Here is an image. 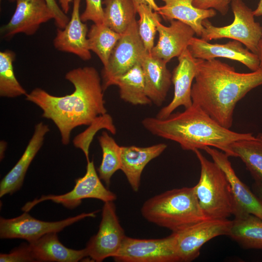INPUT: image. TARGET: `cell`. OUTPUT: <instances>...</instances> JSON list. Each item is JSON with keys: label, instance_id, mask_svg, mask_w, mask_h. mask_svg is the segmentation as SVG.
<instances>
[{"label": "cell", "instance_id": "obj_3", "mask_svg": "<svg viewBox=\"0 0 262 262\" xmlns=\"http://www.w3.org/2000/svg\"><path fill=\"white\" fill-rule=\"evenodd\" d=\"M142 124L153 135L174 141L183 150L194 151L212 147L229 157H236L231 147L234 142L255 137L251 133L237 132L222 126L194 104L164 119L145 118Z\"/></svg>", "mask_w": 262, "mask_h": 262}, {"label": "cell", "instance_id": "obj_16", "mask_svg": "<svg viewBox=\"0 0 262 262\" xmlns=\"http://www.w3.org/2000/svg\"><path fill=\"white\" fill-rule=\"evenodd\" d=\"M188 49L196 58L208 60L221 57L238 61L245 65L251 71L260 68V61L257 54L253 53L242 44L235 40L227 43L211 44L208 41L193 37Z\"/></svg>", "mask_w": 262, "mask_h": 262}, {"label": "cell", "instance_id": "obj_38", "mask_svg": "<svg viewBox=\"0 0 262 262\" xmlns=\"http://www.w3.org/2000/svg\"><path fill=\"white\" fill-rule=\"evenodd\" d=\"M72 2H73V0H59L61 9L66 14L69 12L70 4Z\"/></svg>", "mask_w": 262, "mask_h": 262}, {"label": "cell", "instance_id": "obj_7", "mask_svg": "<svg viewBox=\"0 0 262 262\" xmlns=\"http://www.w3.org/2000/svg\"><path fill=\"white\" fill-rule=\"evenodd\" d=\"M85 198L98 199L104 202L114 201L116 198V195L107 189L101 182L93 161L87 162L85 175L75 180V185L71 191L60 195H43L39 198L27 202L22 210L27 212L39 203L48 200L72 209L78 206L82 199Z\"/></svg>", "mask_w": 262, "mask_h": 262}, {"label": "cell", "instance_id": "obj_15", "mask_svg": "<svg viewBox=\"0 0 262 262\" xmlns=\"http://www.w3.org/2000/svg\"><path fill=\"white\" fill-rule=\"evenodd\" d=\"M204 150L226 175L231 188L236 205L234 215L250 213L262 220V199L253 193L236 174L229 156L223 151L212 147Z\"/></svg>", "mask_w": 262, "mask_h": 262}, {"label": "cell", "instance_id": "obj_36", "mask_svg": "<svg viewBox=\"0 0 262 262\" xmlns=\"http://www.w3.org/2000/svg\"><path fill=\"white\" fill-rule=\"evenodd\" d=\"M12 1L15 0H8ZM48 5L53 12L55 17L54 22L55 25L60 29H63L69 20L67 14L62 10L58 5L55 0H46Z\"/></svg>", "mask_w": 262, "mask_h": 262}, {"label": "cell", "instance_id": "obj_32", "mask_svg": "<svg viewBox=\"0 0 262 262\" xmlns=\"http://www.w3.org/2000/svg\"><path fill=\"white\" fill-rule=\"evenodd\" d=\"M136 11L139 16L137 21L138 33L146 50L150 53L154 46L157 24L161 21L160 15L146 4L138 5Z\"/></svg>", "mask_w": 262, "mask_h": 262}, {"label": "cell", "instance_id": "obj_13", "mask_svg": "<svg viewBox=\"0 0 262 262\" xmlns=\"http://www.w3.org/2000/svg\"><path fill=\"white\" fill-rule=\"evenodd\" d=\"M16 7L9 22L0 28L1 36L9 40L15 35H32L40 25L52 19L54 15L46 0H15Z\"/></svg>", "mask_w": 262, "mask_h": 262}, {"label": "cell", "instance_id": "obj_9", "mask_svg": "<svg viewBox=\"0 0 262 262\" xmlns=\"http://www.w3.org/2000/svg\"><path fill=\"white\" fill-rule=\"evenodd\" d=\"M97 212L82 213L56 222H47L36 219L27 212L13 218L6 219L1 217L0 237L1 239H22L29 243L32 242L46 234L60 232L66 227L86 217H95Z\"/></svg>", "mask_w": 262, "mask_h": 262}, {"label": "cell", "instance_id": "obj_20", "mask_svg": "<svg viewBox=\"0 0 262 262\" xmlns=\"http://www.w3.org/2000/svg\"><path fill=\"white\" fill-rule=\"evenodd\" d=\"M164 61L148 52L141 61L146 94L157 106H161L164 101L172 83V73Z\"/></svg>", "mask_w": 262, "mask_h": 262}, {"label": "cell", "instance_id": "obj_28", "mask_svg": "<svg viewBox=\"0 0 262 262\" xmlns=\"http://www.w3.org/2000/svg\"><path fill=\"white\" fill-rule=\"evenodd\" d=\"M231 147L236 157L245 164L256 182L262 183V140L256 136L234 142Z\"/></svg>", "mask_w": 262, "mask_h": 262}, {"label": "cell", "instance_id": "obj_14", "mask_svg": "<svg viewBox=\"0 0 262 262\" xmlns=\"http://www.w3.org/2000/svg\"><path fill=\"white\" fill-rule=\"evenodd\" d=\"M178 65L172 74L174 87V96L171 102L162 108L156 117L164 119L179 107L188 108L193 104L191 90L193 81L197 72L201 59L194 58L188 49L178 57Z\"/></svg>", "mask_w": 262, "mask_h": 262}, {"label": "cell", "instance_id": "obj_21", "mask_svg": "<svg viewBox=\"0 0 262 262\" xmlns=\"http://www.w3.org/2000/svg\"><path fill=\"white\" fill-rule=\"evenodd\" d=\"M164 143L141 147L121 146L122 171L134 192L138 191L143 171L147 164L166 148Z\"/></svg>", "mask_w": 262, "mask_h": 262}, {"label": "cell", "instance_id": "obj_2", "mask_svg": "<svg viewBox=\"0 0 262 262\" xmlns=\"http://www.w3.org/2000/svg\"><path fill=\"white\" fill-rule=\"evenodd\" d=\"M262 84V68L240 73L218 60L201 59L191 90L193 104L230 129L235 106L250 90Z\"/></svg>", "mask_w": 262, "mask_h": 262}, {"label": "cell", "instance_id": "obj_34", "mask_svg": "<svg viewBox=\"0 0 262 262\" xmlns=\"http://www.w3.org/2000/svg\"><path fill=\"white\" fill-rule=\"evenodd\" d=\"M0 262H35L31 254L29 244L21 245L9 253H0Z\"/></svg>", "mask_w": 262, "mask_h": 262}, {"label": "cell", "instance_id": "obj_17", "mask_svg": "<svg viewBox=\"0 0 262 262\" xmlns=\"http://www.w3.org/2000/svg\"><path fill=\"white\" fill-rule=\"evenodd\" d=\"M81 0H73L71 16L63 29L58 28L53 41L55 48L61 51L72 53L83 61L91 58L88 45V28L81 18Z\"/></svg>", "mask_w": 262, "mask_h": 262}, {"label": "cell", "instance_id": "obj_5", "mask_svg": "<svg viewBox=\"0 0 262 262\" xmlns=\"http://www.w3.org/2000/svg\"><path fill=\"white\" fill-rule=\"evenodd\" d=\"M194 152L200 165V175L198 183L193 187L202 211L210 219H227L234 215L236 205L226 175L199 149Z\"/></svg>", "mask_w": 262, "mask_h": 262}, {"label": "cell", "instance_id": "obj_6", "mask_svg": "<svg viewBox=\"0 0 262 262\" xmlns=\"http://www.w3.org/2000/svg\"><path fill=\"white\" fill-rule=\"evenodd\" d=\"M234 20L230 24L216 27L208 20L202 21L204 30L201 38L206 41L222 38L237 40L250 51L257 54L258 44L262 36V26L254 19L253 11L242 0H231Z\"/></svg>", "mask_w": 262, "mask_h": 262}, {"label": "cell", "instance_id": "obj_37", "mask_svg": "<svg viewBox=\"0 0 262 262\" xmlns=\"http://www.w3.org/2000/svg\"><path fill=\"white\" fill-rule=\"evenodd\" d=\"M135 7H136L141 4H146L149 5L154 11L157 12L159 7L155 0H131Z\"/></svg>", "mask_w": 262, "mask_h": 262}, {"label": "cell", "instance_id": "obj_1", "mask_svg": "<svg viewBox=\"0 0 262 262\" xmlns=\"http://www.w3.org/2000/svg\"><path fill=\"white\" fill-rule=\"evenodd\" d=\"M65 79L74 87L71 94L58 97L35 88L27 93L25 99L42 110V117L53 122L59 130L62 144L67 145L74 128L88 126L97 116L107 112L104 90L95 68L84 66L72 69L66 73Z\"/></svg>", "mask_w": 262, "mask_h": 262}, {"label": "cell", "instance_id": "obj_25", "mask_svg": "<svg viewBox=\"0 0 262 262\" xmlns=\"http://www.w3.org/2000/svg\"><path fill=\"white\" fill-rule=\"evenodd\" d=\"M234 216L227 235L244 248L262 249V220L250 213Z\"/></svg>", "mask_w": 262, "mask_h": 262}, {"label": "cell", "instance_id": "obj_40", "mask_svg": "<svg viewBox=\"0 0 262 262\" xmlns=\"http://www.w3.org/2000/svg\"><path fill=\"white\" fill-rule=\"evenodd\" d=\"M257 55L260 61V68H262V36L258 44Z\"/></svg>", "mask_w": 262, "mask_h": 262}, {"label": "cell", "instance_id": "obj_39", "mask_svg": "<svg viewBox=\"0 0 262 262\" xmlns=\"http://www.w3.org/2000/svg\"><path fill=\"white\" fill-rule=\"evenodd\" d=\"M253 189L255 194L262 199V183L255 181L253 184Z\"/></svg>", "mask_w": 262, "mask_h": 262}, {"label": "cell", "instance_id": "obj_10", "mask_svg": "<svg viewBox=\"0 0 262 262\" xmlns=\"http://www.w3.org/2000/svg\"><path fill=\"white\" fill-rule=\"evenodd\" d=\"M147 51L139 35L137 21L133 20L121 37L102 71V86L111 79L127 72L140 63Z\"/></svg>", "mask_w": 262, "mask_h": 262}, {"label": "cell", "instance_id": "obj_26", "mask_svg": "<svg viewBox=\"0 0 262 262\" xmlns=\"http://www.w3.org/2000/svg\"><path fill=\"white\" fill-rule=\"evenodd\" d=\"M122 33H118L105 23H94L87 34L89 49L99 58L105 66Z\"/></svg>", "mask_w": 262, "mask_h": 262}, {"label": "cell", "instance_id": "obj_42", "mask_svg": "<svg viewBox=\"0 0 262 262\" xmlns=\"http://www.w3.org/2000/svg\"><path fill=\"white\" fill-rule=\"evenodd\" d=\"M254 16H259L262 15V0H260L257 8L253 11Z\"/></svg>", "mask_w": 262, "mask_h": 262}, {"label": "cell", "instance_id": "obj_4", "mask_svg": "<svg viewBox=\"0 0 262 262\" xmlns=\"http://www.w3.org/2000/svg\"><path fill=\"white\" fill-rule=\"evenodd\" d=\"M141 212L148 222L178 232L209 219L203 213L194 187L166 191L146 200Z\"/></svg>", "mask_w": 262, "mask_h": 262}, {"label": "cell", "instance_id": "obj_35", "mask_svg": "<svg viewBox=\"0 0 262 262\" xmlns=\"http://www.w3.org/2000/svg\"><path fill=\"white\" fill-rule=\"evenodd\" d=\"M231 0H194L193 4L200 9H215L222 15H226Z\"/></svg>", "mask_w": 262, "mask_h": 262}, {"label": "cell", "instance_id": "obj_11", "mask_svg": "<svg viewBox=\"0 0 262 262\" xmlns=\"http://www.w3.org/2000/svg\"><path fill=\"white\" fill-rule=\"evenodd\" d=\"M125 236L114 201L104 202L98 230L90 239L85 248L88 257L97 262H101L108 257L114 258Z\"/></svg>", "mask_w": 262, "mask_h": 262}, {"label": "cell", "instance_id": "obj_31", "mask_svg": "<svg viewBox=\"0 0 262 262\" xmlns=\"http://www.w3.org/2000/svg\"><path fill=\"white\" fill-rule=\"evenodd\" d=\"M82 132L77 135L73 140L76 148L81 149L85 155L87 162H89V150L95 135L100 130L104 129L113 134L116 132V129L112 116L107 113L99 115L88 125Z\"/></svg>", "mask_w": 262, "mask_h": 262}, {"label": "cell", "instance_id": "obj_43", "mask_svg": "<svg viewBox=\"0 0 262 262\" xmlns=\"http://www.w3.org/2000/svg\"><path fill=\"white\" fill-rule=\"evenodd\" d=\"M257 136L262 140V133H259Z\"/></svg>", "mask_w": 262, "mask_h": 262}, {"label": "cell", "instance_id": "obj_12", "mask_svg": "<svg viewBox=\"0 0 262 262\" xmlns=\"http://www.w3.org/2000/svg\"><path fill=\"white\" fill-rule=\"evenodd\" d=\"M232 220L209 219L175 232L179 262H190L198 257L202 246L216 237L227 235Z\"/></svg>", "mask_w": 262, "mask_h": 262}, {"label": "cell", "instance_id": "obj_41", "mask_svg": "<svg viewBox=\"0 0 262 262\" xmlns=\"http://www.w3.org/2000/svg\"><path fill=\"white\" fill-rule=\"evenodd\" d=\"M7 143L4 141H1L0 143V160H2L4 155V152L6 150Z\"/></svg>", "mask_w": 262, "mask_h": 262}, {"label": "cell", "instance_id": "obj_29", "mask_svg": "<svg viewBox=\"0 0 262 262\" xmlns=\"http://www.w3.org/2000/svg\"><path fill=\"white\" fill-rule=\"evenodd\" d=\"M106 131H103L98 137L102 157L98 171L100 179L108 186L113 175L121 169V146Z\"/></svg>", "mask_w": 262, "mask_h": 262}, {"label": "cell", "instance_id": "obj_19", "mask_svg": "<svg viewBox=\"0 0 262 262\" xmlns=\"http://www.w3.org/2000/svg\"><path fill=\"white\" fill-rule=\"evenodd\" d=\"M49 131L48 125L43 122L35 125L33 135L22 155L0 181V197L7 194L11 195L20 189L27 171L42 147L45 136Z\"/></svg>", "mask_w": 262, "mask_h": 262}, {"label": "cell", "instance_id": "obj_27", "mask_svg": "<svg viewBox=\"0 0 262 262\" xmlns=\"http://www.w3.org/2000/svg\"><path fill=\"white\" fill-rule=\"evenodd\" d=\"M104 22L122 33L135 18L136 8L131 0H103Z\"/></svg>", "mask_w": 262, "mask_h": 262}, {"label": "cell", "instance_id": "obj_33", "mask_svg": "<svg viewBox=\"0 0 262 262\" xmlns=\"http://www.w3.org/2000/svg\"><path fill=\"white\" fill-rule=\"evenodd\" d=\"M86 7L81 14L83 22L91 21L94 23H104V11L102 0H85Z\"/></svg>", "mask_w": 262, "mask_h": 262}, {"label": "cell", "instance_id": "obj_22", "mask_svg": "<svg viewBox=\"0 0 262 262\" xmlns=\"http://www.w3.org/2000/svg\"><path fill=\"white\" fill-rule=\"evenodd\" d=\"M57 233L46 234L29 243L35 262H77L88 257L85 248L75 250L64 246L59 240Z\"/></svg>", "mask_w": 262, "mask_h": 262}, {"label": "cell", "instance_id": "obj_24", "mask_svg": "<svg viewBox=\"0 0 262 262\" xmlns=\"http://www.w3.org/2000/svg\"><path fill=\"white\" fill-rule=\"evenodd\" d=\"M112 85L119 88L120 98L134 105L152 104L145 90V80L141 63L124 74L110 80L103 86L104 90Z\"/></svg>", "mask_w": 262, "mask_h": 262}, {"label": "cell", "instance_id": "obj_8", "mask_svg": "<svg viewBox=\"0 0 262 262\" xmlns=\"http://www.w3.org/2000/svg\"><path fill=\"white\" fill-rule=\"evenodd\" d=\"M114 259L118 262H179L175 233L161 239L126 236Z\"/></svg>", "mask_w": 262, "mask_h": 262}, {"label": "cell", "instance_id": "obj_30", "mask_svg": "<svg viewBox=\"0 0 262 262\" xmlns=\"http://www.w3.org/2000/svg\"><path fill=\"white\" fill-rule=\"evenodd\" d=\"M16 55L10 50L0 52V96L14 98L27 94L15 75L13 63Z\"/></svg>", "mask_w": 262, "mask_h": 262}, {"label": "cell", "instance_id": "obj_18", "mask_svg": "<svg viewBox=\"0 0 262 262\" xmlns=\"http://www.w3.org/2000/svg\"><path fill=\"white\" fill-rule=\"evenodd\" d=\"M170 22L169 26L164 25L161 21L158 22L159 40L150 53L167 63L188 49L191 39L196 34L190 26L180 21L172 20Z\"/></svg>", "mask_w": 262, "mask_h": 262}, {"label": "cell", "instance_id": "obj_23", "mask_svg": "<svg viewBox=\"0 0 262 262\" xmlns=\"http://www.w3.org/2000/svg\"><path fill=\"white\" fill-rule=\"evenodd\" d=\"M164 4L159 6L157 12L167 21L178 20L190 26L196 34L201 37L204 28L202 24L205 19L214 17L213 9H200L194 6V0H161Z\"/></svg>", "mask_w": 262, "mask_h": 262}]
</instances>
